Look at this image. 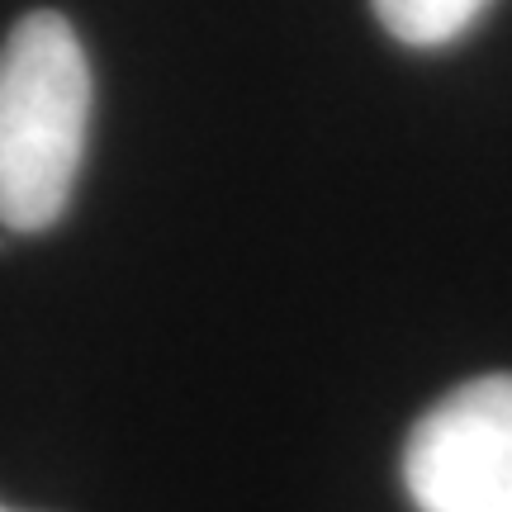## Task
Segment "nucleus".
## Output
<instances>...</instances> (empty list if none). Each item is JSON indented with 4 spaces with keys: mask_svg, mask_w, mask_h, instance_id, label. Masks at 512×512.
I'll return each instance as SVG.
<instances>
[{
    "mask_svg": "<svg viewBox=\"0 0 512 512\" xmlns=\"http://www.w3.org/2000/svg\"><path fill=\"white\" fill-rule=\"evenodd\" d=\"M91 133V62L53 10L0 43V228L43 233L72 200Z\"/></svg>",
    "mask_w": 512,
    "mask_h": 512,
    "instance_id": "obj_1",
    "label": "nucleus"
},
{
    "mask_svg": "<svg viewBox=\"0 0 512 512\" xmlns=\"http://www.w3.org/2000/svg\"><path fill=\"white\" fill-rule=\"evenodd\" d=\"M403 489L418 512H512V375H479L422 413Z\"/></svg>",
    "mask_w": 512,
    "mask_h": 512,
    "instance_id": "obj_2",
    "label": "nucleus"
},
{
    "mask_svg": "<svg viewBox=\"0 0 512 512\" xmlns=\"http://www.w3.org/2000/svg\"><path fill=\"white\" fill-rule=\"evenodd\" d=\"M389 38L408 48H446L460 34H470L489 0H370Z\"/></svg>",
    "mask_w": 512,
    "mask_h": 512,
    "instance_id": "obj_3",
    "label": "nucleus"
},
{
    "mask_svg": "<svg viewBox=\"0 0 512 512\" xmlns=\"http://www.w3.org/2000/svg\"><path fill=\"white\" fill-rule=\"evenodd\" d=\"M0 512H15V508H5V503H0Z\"/></svg>",
    "mask_w": 512,
    "mask_h": 512,
    "instance_id": "obj_4",
    "label": "nucleus"
}]
</instances>
